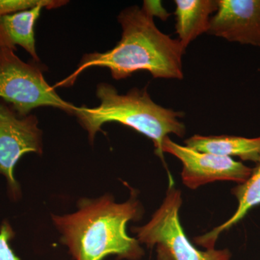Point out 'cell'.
I'll return each mask as SVG.
<instances>
[{
    "instance_id": "4fadbf2b",
    "label": "cell",
    "mask_w": 260,
    "mask_h": 260,
    "mask_svg": "<svg viewBox=\"0 0 260 260\" xmlns=\"http://www.w3.org/2000/svg\"><path fill=\"white\" fill-rule=\"evenodd\" d=\"M68 3L64 0H0V16L31 10L38 6L54 9Z\"/></svg>"
},
{
    "instance_id": "3957f363",
    "label": "cell",
    "mask_w": 260,
    "mask_h": 260,
    "mask_svg": "<svg viewBox=\"0 0 260 260\" xmlns=\"http://www.w3.org/2000/svg\"><path fill=\"white\" fill-rule=\"evenodd\" d=\"M99 107H76L74 115L88 132L93 143L98 132L107 122L120 123L141 133L153 142L155 153L162 158V145L169 135L182 138L186 126L180 120L184 113L162 107L152 100L146 88L131 89L127 93L119 94L108 83L97 85Z\"/></svg>"
},
{
    "instance_id": "7c38bea8",
    "label": "cell",
    "mask_w": 260,
    "mask_h": 260,
    "mask_svg": "<svg viewBox=\"0 0 260 260\" xmlns=\"http://www.w3.org/2000/svg\"><path fill=\"white\" fill-rule=\"evenodd\" d=\"M43 8V6H38L31 10L0 16V27L10 43L14 47L20 45L23 47L36 62H39V58L36 51L34 28Z\"/></svg>"
},
{
    "instance_id": "8992f818",
    "label": "cell",
    "mask_w": 260,
    "mask_h": 260,
    "mask_svg": "<svg viewBox=\"0 0 260 260\" xmlns=\"http://www.w3.org/2000/svg\"><path fill=\"white\" fill-rule=\"evenodd\" d=\"M34 115L21 116L0 102V174L8 183L10 198L18 200L21 189L15 179L14 167L25 154L43 153L42 132Z\"/></svg>"
},
{
    "instance_id": "8fae6325",
    "label": "cell",
    "mask_w": 260,
    "mask_h": 260,
    "mask_svg": "<svg viewBox=\"0 0 260 260\" xmlns=\"http://www.w3.org/2000/svg\"><path fill=\"white\" fill-rule=\"evenodd\" d=\"M232 194L237 198L239 203L235 213L222 225L205 235L195 238L197 244L204 246L206 249H215V242L222 232L240 221L251 208L260 204V162L252 169L247 180L232 189Z\"/></svg>"
},
{
    "instance_id": "2e32d148",
    "label": "cell",
    "mask_w": 260,
    "mask_h": 260,
    "mask_svg": "<svg viewBox=\"0 0 260 260\" xmlns=\"http://www.w3.org/2000/svg\"><path fill=\"white\" fill-rule=\"evenodd\" d=\"M4 48H8L13 51L16 50V47L10 43L9 39L5 35V32L0 27V49H4Z\"/></svg>"
},
{
    "instance_id": "9c48e42d",
    "label": "cell",
    "mask_w": 260,
    "mask_h": 260,
    "mask_svg": "<svg viewBox=\"0 0 260 260\" xmlns=\"http://www.w3.org/2000/svg\"><path fill=\"white\" fill-rule=\"evenodd\" d=\"M176 32L186 49L191 42L209 31L211 15L218 10V0H176Z\"/></svg>"
},
{
    "instance_id": "6da1fadb",
    "label": "cell",
    "mask_w": 260,
    "mask_h": 260,
    "mask_svg": "<svg viewBox=\"0 0 260 260\" xmlns=\"http://www.w3.org/2000/svg\"><path fill=\"white\" fill-rule=\"evenodd\" d=\"M118 21L122 34L115 47L104 53L85 54L74 73L54 88L73 85L80 73L92 67L108 68L115 80L125 79L142 70L154 78L182 79V56L186 49L177 39L160 31L153 18L137 6L123 10Z\"/></svg>"
},
{
    "instance_id": "5bb4252c",
    "label": "cell",
    "mask_w": 260,
    "mask_h": 260,
    "mask_svg": "<svg viewBox=\"0 0 260 260\" xmlns=\"http://www.w3.org/2000/svg\"><path fill=\"white\" fill-rule=\"evenodd\" d=\"M15 232L9 222L5 220L0 226V260H20L10 245Z\"/></svg>"
},
{
    "instance_id": "52a82bcc",
    "label": "cell",
    "mask_w": 260,
    "mask_h": 260,
    "mask_svg": "<svg viewBox=\"0 0 260 260\" xmlns=\"http://www.w3.org/2000/svg\"><path fill=\"white\" fill-rule=\"evenodd\" d=\"M162 153H169L182 164L183 184L191 189L216 181H232L242 184L250 177L252 169L231 157L198 151L178 144L169 137L162 145Z\"/></svg>"
},
{
    "instance_id": "ba28073f",
    "label": "cell",
    "mask_w": 260,
    "mask_h": 260,
    "mask_svg": "<svg viewBox=\"0 0 260 260\" xmlns=\"http://www.w3.org/2000/svg\"><path fill=\"white\" fill-rule=\"evenodd\" d=\"M208 34L260 47V0H218Z\"/></svg>"
},
{
    "instance_id": "5b68a950",
    "label": "cell",
    "mask_w": 260,
    "mask_h": 260,
    "mask_svg": "<svg viewBox=\"0 0 260 260\" xmlns=\"http://www.w3.org/2000/svg\"><path fill=\"white\" fill-rule=\"evenodd\" d=\"M38 63L24 62L12 49H0V98L21 116L41 107L57 108L74 115L77 107L59 96Z\"/></svg>"
},
{
    "instance_id": "30bf717a",
    "label": "cell",
    "mask_w": 260,
    "mask_h": 260,
    "mask_svg": "<svg viewBox=\"0 0 260 260\" xmlns=\"http://www.w3.org/2000/svg\"><path fill=\"white\" fill-rule=\"evenodd\" d=\"M186 146L198 151L218 154L223 156H237L243 160L260 162V137L247 138L231 135L202 136L195 135L185 140Z\"/></svg>"
},
{
    "instance_id": "7a4b0ae2",
    "label": "cell",
    "mask_w": 260,
    "mask_h": 260,
    "mask_svg": "<svg viewBox=\"0 0 260 260\" xmlns=\"http://www.w3.org/2000/svg\"><path fill=\"white\" fill-rule=\"evenodd\" d=\"M143 213L136 195L116 203L112 195L83 198L78 210L64 215H52L53 223L60 234V242L75 260H103L109 255L118 259L139 260L144 250L136 238L126 233V225Z\"/></svg>"
},
{
    "instance_id": "9a60e30c",
    "label": "cell",
    "mask_w": 260,
    "mask_h": 260,
    "mask_svg": "<svg viewBox=\"0 0 260 260\" xmlns=\"http://www.w3.org/2000/svg\"><path fill=\"white\" fill-rule=\"evenodd\" d=\"M142 9L149 16L154 18V17L160 18L166 21L170 16V13L162 6L161 1L159 0H145L143 2Z\"/></svg>"
},
{
    "instance_id": "277c9868",
    "label": "cell",
    "mask_w": 260,
    "mask_h": 260,
    "mask_svg": "<svg viewBox=\"0 0 260 260\" xmlns=\"http://www.w3.org/2000/svg\"><path fill=\"white\" fill-rule=\"evenodd\" d=\"M181 191L170 186L150 221L133 228L138 242L150 249L155 248L158 260H230L232 253L229 249L200 251L191 244L181 225Z\"/></svg>"
}]
</instances>
